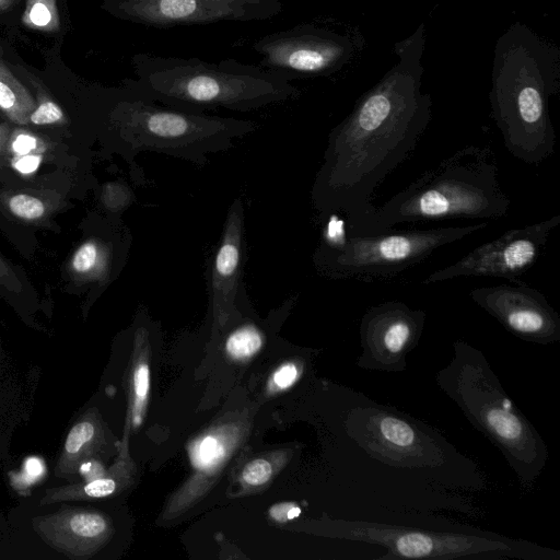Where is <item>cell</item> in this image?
I'll return each instance as SVG.
<instances>
[{"mask_svg": "<svg viewBox=\"0 0 560 560\" xmlns=\"http://www.w3.org/2000/svg\"><path fill=\"white\" fill-rule=\"evenodd\" d=\"M334 434L343 520L441 525L479 513L487 476L429 423L340 386Z\"/></svg>", "mask_w": 560, "mask_h": 560, "instance_id": "6da1fadb", "label": "cell"}, {"mask_svg": "<svg viewBox=\"0 0 560 560\" xmlns=\"http://www.w3.org/2000/svg\"><path fill=\"white\" fill-rule=\"evenodd\" d=\"M424 39L420 24L396 43L399 60L328 135L311 201L318 218L337 214L349 233L371 234L375 189L411 155L431 120V96L422 92Z\"/></svg>", "mask_w": 560, "mask_h": 560, "instance_id": "7a4b0ae2", "label": "cell"}, {"mask_svg": "<svg viewBox=\"0 0 560 560\" xmlns=\"http://www.w3.org/2000/svg\"><path fill=\"white\" fill-rule=\"evenodd\" d=\"M560 90V51L527 25L512 24L497 40L489 102L508 151L538 165L555 153L549 98Z\"/></svg>", "mask_w": 560, "mask_h": 560, "instance_id": "3957f363", "label": "cell"}, {"mask_svg": "<svg viewBox=\"0 0 560 560\" xmlns=\"http://www.w3.org/2000/svg\"><path fill=\"white\" fill-rule=\"evenodd\" d=\"M132 65L136 80L128 86L132 93L196 114L218 108L250 112L301 95L281 74L234 59L215 63L138 52Z\"/></svg>", "mask_w": 560, "mask_h": 560, "instance_id": "277c9868", "label": "cell"}, {"mask_svg": "<svg viewBox=\"0 0 560 560\" xmlns=\"http://www.w3.org/2000/svg\"><path fill=\"white\" fill-rule=\"evenodd\" d=\"M498 174L490 147L459 149L376 207L371 234L400 223L503 218L511 199Z\"/></svg>", "mask_w": 560, "mask_h": 560, "instance_id": "5b68a950", "label": "cell"}, {"mask_svg": "<svg viewBox=\"0 0 560 560\" xmlns=\"http://www.w3.org/2000/svg\"><path fill=\"white\" fill-rule=\"evenodd\" d=\"M439 388L504 456L521 486L534 487L549 451L536 428L513 404L483 352L464 340L453 342L450 363L435 375Z\"/></svg>", "mask_w": 560, "mask_h": 560, "instance_id": "8992f818", "label": "cell"}, {"mask_svg": "<svg viewBox=\"0 0 560 560\" xmlns=\"http://www.w3.org/2000/svg\"><path fill=\"white\" fill-rule=\"evenodd\" d=\"M113 148L129 165L132 180L148 185L144 171L136 162L140 152H154L203 167L209 155L234 147L235 140L259 128L253 120L196 114L168 107L130 92L108 115Z\"/></svg>", "mask_w": 560, "mask_h": 560, "instance_id": "52a82bcc", "label": "cell"}, {"mask_svg": "<svg viewBox=\"0 0 560 560\" xmlns=\"http://www.w3.org/2000/svg\"><path fill=\"white\" fill-rule=\"evenodd\" d=\"M322 233L313 255L316 271L328 279L384 281L427 260L440 247L488 226V222L427 230L392 229L352 234L339 228L337 214L318 218Z\"/></svg>", "mask_w": 560, "mask_h": 560, "instance_id": "ba28073f", "label": "cell"}, {"mask_svg": "<svg viewBox=\"0 0 560 560\" xmlns=\"http://www.w3.org/2000/svg\"><path fill=\"white\" fill-rule=\"evenodd\" d=\"M346 539L385 548L378 560L394 559H503L559 560V550L512 539L463 523L441 525L392 524L343 520L336 524Z\"/></svg>", "mask_w": 560, "mask_h": 560, "instance_id": "9c48e42d", "label": "cell"}, {"mask_svg": "<svg viewBox=\"0 0 560 560\" xmlns=\"http://www.w3.org/2000/svg\"><path fill=\"white\" fill-rule=\"evenodd\" d=\"M259 67L287 80L326 77L350 61L353 45L346 35L312 24L275 32L253 44Z\"/></svg>", "mask_w": 560, "mask_h": 560, "instance_id": "30bf717a", "label": "cell"}, {"mask_svg": "<svg viewBox=\"0 0 560 560\" xmlns=\"http://www.w3.org/2000/svg\"><path fill=\"white\" fill-rule=\"evenodd\" d=\"M560 224V214L520 229L481 244L452 265L433 271L421 283L431 284L458 277H494L512 283L527 272L541 256L552 231Z\"/></svg>", "mask_w": 560, "mask_h": 560, "instance_id": "8fae6325", "label": "cell"}, {"mask_svg": "<svg viewBox=\"0 0 560 560\" xmlns=\"http://www.w3.org/2000/svg\"><path fill=\"white\" fill-rule=\"evenodd\" d=\"M108 8L126 21L162 28L265 21L279 15L283 4L281 0H108Z\"/></svg>", "mask_w": 560, "mask_h": 560, "instance_id": "7c38bea8", "label": "cell"}, {"mask_svg": "<svg viewBox=\"0 0 560 560\" xmlns=\"http://www.w3.org/2000/svg\"><path fill=\"white\" fill-rule=\"evenodd\" d=\"M427 319L423 310H413L401 301L371 306L360 326L362 352L357 366L381 372H402L407 354L419 343Z\"/></svg>", "mask_w": 560, "mask_h": 560, "instance_id": "4fadbf2b", "label": "cell"}, {"mask_svg": "<svg viewBox=\"0 0 560 560\" xmlns=\"http://www.w3.org/2000/svg\"><path fill=\"white\" fill-rule=\"evenodd\" d=\"M469 295L517 338L538 345L560 341V315L537 289L521 281L476 288Z\"/></svg>", "mask_w": 560, "mask_h": 560, "instance_id": "5bb4252c", "label": "cell"}, {"mask_svg": "<svg viewBox=\"0 0 560 560\" xmlns=\"http://www.w3.org/2000/svg\"><path fill=\"white\" fill-rule=\"evenodd\" d=\"M245 261L244 202L241 197H236L229 207L210 265L209 293L213 318L218 325H225L235 313L236 300L244 285Z\"/></svg>", "mask_w": 560, "mask_h": 560, "instance_id": "9a60e30c", "label": "cell"}, {"mask_svg": "<svg viewBox=\"0 0 560 560\" xmlns=\"http://www.w3.org/2000/svg\"><path fill=\"white\" fill-rule=\"evenodd\" d=\"M130 244L131 234L126 228L107 236L90 237L74 250L70 272L80 282L105 288L124 267Z\"/></svg>", "mask_w": 560, "mask_h": 560, "instance_id": "2e32d148", "label": "cell"}, {"mask_svg": "<svg viewBox=\"0 0 560 560\" xmlns=\"http://www.w3.org/2000/svg\"><path fill=\"white\" fill-rule=\"evenodd\" d=\"M108 528L103 515L90 511H74L56 517L54 522V539L67 545L78 546V541L98 540ZM70 542L68 545H70Z\"/></svg>", "mask_w": 560, "mask_h": 560, "instance_id": "e0dca14e", "label": "cell"}, {"mask_svg": "<svg viewBox=\"0 0 560 560\" xmlns=\"http://www.w3.org/2000/svg\"><path fill=\"white\" fill-rule=\"evenodd\" d=\"M35 107V101L28 91L0 62V109L11 121L26 125Z\"/></svg>", "mask_w": 560, "mask_h": 560, "instance_id": "ac0fdd59", "label": "cell"}, {"mask_svg": "<svg viewBox=\"0 0 560 560\" xmlns=\"http://www.w3.org/2000/svg\"><path fill=\"white\" fill-rule=\"evenodd\" d=\"M2 205L12 217L25 223H42L52 211L48 199L27 191L5 192Z\"/></svg>", "mask_w": 560, "mask_h": 560, "instance_id": "d6986e66", "label": "cell"}, {"mask_svg": "<svg viewBox=\"0 0 560 560\" xmlns=\"http://www.w3.org/2000/svg\"><path fill=\"white\" fill-rule=\"evenodd\" d=\"M264 343L261 329L253 322L240 323L225 340V351L234 359H246L257 353Z\"/></svg>", "mask_w": 560, "mask_h": 560, "instance_id": "ffe728a7", "label": "cell"}, {"mask_svg": "<svg viewBox=\"0 0 560 560\" xmlns=\"http://www.w3.org/2000/svg\"><path fill=\"white\" fill-rule=\"evenodd\" d=\"M136 200L133 189L124 180L107 182L100 191L102 207L114 217H119Z\"/></svg>", "mask_w": 560, "mask_h": 560, "instance_id": "44dd1931", "label": "cell"}, {"mask_svg": "<svg viewBox=\"0 0 560 560\" xmlns=\"http://www.w3.org/2000/svg\"><path fill=\"white\" fill-rule=\"evenodd\" d=\"M150 390V368L145 362H140L133 372V408L132 424L138 428L143 418L148 395Z\"/></svg>", "mask_w": 560, "mask_h": 560, "instance_id": "7402d4cb", "label": "cell"}, {"mask_svg": "<svg viewBox=\"0 0 560 560\" xmlns=\"http://www.w3.org/2000/svg\"><path fill=\"white\" fill-rule=\"evenodd\" d=\"M95 434V428L90 421L77 423L69 432L66 443L65 463L74 460L79 454L91 443Z\"/></svg>", "mask_w": 560, "mask_h": 560, "instance_id": "603a6c76", "label": "cell"}, {"mask_svg": "<svg viewBox=\"0 0 560 560\" xmlns=\"http://www.w3.org/2000/svg\"><path fill=\"white\" fill-rule=\"evenodd\" d=\"M65 118L61 108L52 101H42L31 113L28 124L36 126L52 125Z\"/></svg>", "mask_w": 560, "mask_h": 560, "instance_id": "cb8c5ba5", "label": "cell"}, {"mask_svg": "<svg viewBox=\"0 0 560 560\" xmlns=\"http://www.w3.org/2000/svg\"><path fill=\"white\" fill-rule=\"evenodd\" d=\"M45 474L44 462L35 456L28 457L20 474L12 478L18 489H25L38 481Z\"/></svg>", "mask_w": 560, "mask_h": 560, "instance_id": "d4e9b609", "label": "cell"}, {"mask_svg": "<svg viewBox=\"0 0 560 560\" xmlns=\"http://www.w3.org/2000/svg\"><path fill=\"white\" fill-rule=\"evenodd\" d=\"M271 475L272 468L270 463L262 458L250 460L242 470L243 481L253 487L266 483Z\"/></svg>", "mask_w": 560, "mask_h": 560, "instance_id": "484cf974", "label": "cell"}, {"mask_svg": "<svg viewBox=\"0 0 560 560\" xmlns=\"http://www.w3.org/2000/svg\"><path fill=\"white\" fill-rule=\"evenodd\" d=\"M223 454L220 441L212 435L202 439L196 447L195 458L199 467H206Z\"/></svg>", "mask_w": 560, "mask_h": 560, "instance_id": "4316f807", "label": "cell"}, {"mask_svg": "<svg viewBox=\"0 0 560 560\" xmlns=\"http://www.w3.org/2000/svg\"><path fill=\"white\" fill-rule=\"evenodd\" d=\"M301 513V508L294 502H280L269 509V516L278 523L298 518Z\"/></svg>", "mask_w": 560, "mask_h": 560, "instance_id": "83f0119b", "label": "cell"}, {"mask_svg": "<svg viewBox=\"0 0 560 560\" xmlns=\"http://www.w3.org/2000/svg\"><path fill=\"white\" fill-rule=\"evenodd\" d=\"M300 372L296 364L285 363L275 372L272 382L279 389L288 388L299 378Z\"/></svg>", "mask_w": 560, "mask_h": 560, "instance_id": "f1b7e54d", "label": "cell"}, {"mask_svg": "<svg viewBox=\"0 0 560 560\" xmlns=\"http://www.w3.org/2000/svg\"><path fill=\"white\" fill-rule=\"evenodd\" d=\"M0 287L7 291L19 293L22 282L12 267L0 255Z\"/></svg>", "mask_w": 560, "mask_h": 560, "instance_id": "f546056e", "label": "cell"}, {"mask_svg": "<svg viewBox=\"0 0 560 560\" xmlns=\"http://www.w3.org/2000/svg\"><path fill=\"white\" fill-rule=\"evenodd\" d=\"M12 132L8 124H0V173L5 171L11 162Z\"/></svg>", "mask_w": 560, "mask_h": 560, "instance_id": "4dcf8cb0", "label": "cell"}, {"mask_svg": "<svg viewBox=\"0 0 560 560\" xmlns=\"http://www.w3.org/2000/svg\"><path fill=\"white\" fill-rule=\"evenodd\" d=\"M28 16L31 22L37 26L48 25L52 18L48 7L40 1H37L32 5Z\"/></svg>", "mask_w": 560, "mask_h": 560, "instance_id": "1f68e13d", "label": "cell"}, {"mask_svg": "<svg viewBox=\"0 0 560 560\" xmlns=\"http://www.w3.org/2000/svg\"><path fill=\"white\" fill-rule=\"evenodd\" d=\"M81 474L88 479V481L103 477V468L98 463L89 462L81 466Z\"/></svg>", "mask_w": 560, "mask_h": 560, "instance_id": "d6a6232c", "label": "cell"}]
</instances>
